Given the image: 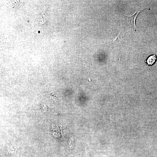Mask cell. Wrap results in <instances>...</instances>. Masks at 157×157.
<instances>
[{
  "mask_svg": "<svg viewBox=\"0 0 157 157\" xmlns=\"http://www.w3.org/2000/svg\"><path fill=\"white\" fill-rule=\"evenodd\" d=\"M144 9H142L138 10H136L132 15L130 16L124 15L125 20L127 24L129 26L135 29H136V27L135 24V21L136 18L140 13Z\"/></svg>",
  "mask_w": 157,
  "mask_h": 157,
  "instance_id": "cell-1",
  "label": "cell"
},
{
  "mask_svg": "<svg viewBox=\"0 0 157 157\" xmlns=\"http://www.w3.org/2000/svg\"><path fill=\"white\" fill-rule=\"evenodd\" d=\"M124 38V35L120 31L117 36L112 41L109 42H115L117 44H122L125 42Z\"/></svg>",
  "mask_w": 157,
  "mask_h": 157,
  "instance_id": "cell-2",
  "label": "cell"
},
{
  "mask_svg": "<svg viewBox=\"0 0 157 157\" xmlns=\"http://www.w3.org/2000/svg\"><path fill=\"white\" fill-rule=\"evenodd\" d=\"M157 57L154 54L149 57L147 59V62L149 65H153L156 61Z\"/></svg>",
  "mask_w": 157,
  "mask_h": 157,
  "instance_id": "cell-3",
  "label": "cell"
},
{
  "mask_svg": "<svg viewBox=\"0 0 157 157\" xmlns=\"http://www.w3.org/2000/svg\"><path fill=\"white\" fill-rule=\"evenodd\" d=\"M50 96L51 98H52V99L53 100H54L55 101L56 99V97L54 94H53V93H51L50 94Z\"/></svg>",
  "mask_w": 157,
  "mask_h": 157,
  "instance_id": "cell-4",
  "label": "cell"
}]
</instances>
